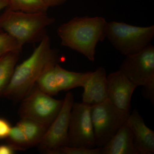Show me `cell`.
Returning <instances> with one entry per match:
<instances>
[{"mask_svg": "<svg viewBox=\"0 0 154 154\" xmlns=\"http://www.w3.org/2000/svg\"><path fill=\"white\" fill-rule=\"evenodd\" d=\"M120 71L137 87H143V95L154 101V46L149 45L139 52L125 56Z\"/></svg>", "mask_w": 154, "mask_h": 154, "instance_id": "5", "label": "cell"}, {"mask_svg": "<svg viewBox=\"0 0 154 154\" xmlns=\"http://www.w3.org/2000/svg\"><path fill=\"white\" fill-rule=\"evenodd\" d=\"M54 82L58 92L83 87L90 72H77L69 71L58 64L54 67Z\"/></svg>", "mask_w": 154, "mask_h": 154, "instance_id": "14", "label": "cell"}, {"mask_svg": "<svg viewBox=\"0 0 154 154\" xmlns=\"http://www.w3.org/2000/svg\"><path fill=\"white\" fill-rule=\"evenodd\" d=\"M17 150L9 143L0 145V154H13Z\"/></svg>", "mask_w": 154, "mask_h": 154, "instance_id": "22", "label": "cell"}, {"mask_svg": "<svg viewBox=\"0 0 154 154\" xmlns=\"http://www.w3.org/2000/svg\"><path fill=\"white\" fill-rule=\"evenodd\" d=\"M107 22L102 17H76L58 28L61 44L94 62L96 48L106 38Z\"/></svg>", "mask_w": 154, "mask_h": 154, "instance_id": "2", "label": "cell"}, {"mask_svg": "<svg viewBox=\"0 0 154 154\" xmlns=\"http://www.w3.org/2000/svg\"><path fill=\"white\" fill-rule=\"evenodd\" d=\"M48 7H55L61 5L66 2V0H42Z\"/></svg>", "mask_w": 154, "mask_h": 154, "instance_id": "23", "label": "cell"}, {"mask_svg": "<svg viewBox=\"0 0 154 154\" xmlns=\"http://www.w3.org/2000/svg\"><path fill=\"white\" fill-rule=\"evenodd\" d=\"M126 122L132 131L137 154H153L154 131L146 126L136 109L130 113Z\"/></svg>", "mask_w": 154, "mask_h": 154, "instance_id": "11", "label": "cell"}, {"mask_svg": "<svg viewBox=\"0 0 154 154\" xmlns=\"http://www.w3.org/2000/svg\"><path fill=\"white\" fill-rule=\"evenodd\" d=\"M25 134L30 147L38 145L44 137L48 127L28 118H21L17 123Z\"/></svg>", "mask_w": 154, "mask_h": 154, "instance_id": "15", "label": "cell"}, {"mask_svg": "<svg viewBox=\"0 0 154 154\" xmlns=\"http://www.w3.org/2000/svg\"><path fill=\"white\" fill-rule=\"evenodd\" d=\"M42 91L36 85L22 99L19 107L21 118L29 119L49 127L57 117L63 100H57Z\"/></svg>", "mask_w": 154, "mask_h": 154, "instance_id": "7", "label": "cell"}, {"mask_svg": "<svg viewBox=\"0 0 154 154\" xmlns=\"http://www.w3.org/2000/svg\"><path fill=\"white\" fill-rule=\"evenodd\" d=\"M8 0H0V11L5 8L8 7ZM3 32V30L0 29V33Z\"/></svg>", "mask_w": 154, "mask_h": 154, "instance_id": "24", "label": "cell"}, {"mask_svg": "<svg viewBox=\"0 0 154 154\" xmlns=\"http://www.w3.org/2000/svg\"><path fill=\"white\" fill-rule=\"evenodd\" d=\"M11 128L10 122L5 118L0 117V140L6 139Z\"/></svg>", "mask_w": 154, "mask_h": 154, "instance_id": "21", "label": "cell"}, {"mask_svg": "<svg viewBox=\"0 0 154 154\" xmlns=\"http://www.w3.org/2000/svg\"><path fill=\"white\" fill-rule=\"evenodd\" d=\"M100 148L101 154H137L132 131L126 122L105 145Z\"/></svg>", "mask_w": 154, "mask_h": 154, "instance_id": "13", "label": "cell"}, {"mask_svg": "<svg viewBox=\"0 0 154 154\" xmlns=\"http://www.w3.org/2000/svg\"><path fill=\"white\" fill-rule=\"evenodd\" d=\"M154 37V25L143 27L122 22H107L106 38L125 56L139 52L150 45Z\"/></svg>", "mask_w": 154, "mask_h": 154, "instance_id": "4", "label": "cell"}, {"mask_svg": "<svg viewBox=\"0 0 154 154\" xmlns=\"http://www.w3.org/2000/svg\"><path fill=\"white\" fill-rule=\"evenodd\" d=\"M22 47L17 39L8 33H0V58L8 53H20Z\"/></svg>", "mask_w": 154, "mask_h": 154, "instance_id": "19", "label": "cell"}, {"mask_svg": "<svg viewBox=\"0 0 154 154\" xmlns=\"http://www.w3.org/2000/svg\"><path fill=\"white\" fill-rule=\"evenodd\" d=\"M8 8L30 14L47 13L49 8L42 0H8Z\"/></svg>", "mask_w": 154, "mask_h": 154, "instance_id": "17", "label": "cell"}, {"mask_svg": "<svg viewBox=\"0 0 154 154\" xmlns=\"http://www.w3.org/2000/svg\"><path fill=\"white\" fill-rule=\"evenodd\" d=\"M68 146L93 149L96 147L91 106L74 102L68 131Z\"/></svg>", "mask_w": 154, "mask_h": 154, "instance_id": "8", "label": "cell"}, {"mask_svg": "<svg viewBox=\"0 0 154 154\" xmlns=\"http://www.w3.org/2000/svg\"><path fill=\"white\" fill-rule=\"evenodd\" d=\"M96 147L107 143L126 122L131 112L120 110L108 99L91 107Z\"/></svg>", "mask_w": 154, "mask_h": 154, "instance_id": "6", "label": "cell"}, {"mask_svg": "<svg viewBox=\"0 0 154 154\" xmlns=\"http://www.w3.org/2000/svg\"><path fill=\"white\" fill-rule=\"evenodd\" d=\"M6 139L8 143L13 146L17 150H25L30 148L25 134L17 124L12 127Z\"/></svg>", "mask_w": 154, "mask_h": 154, "instance_id": "18", "label": "cell"}, {"mask_svg": "<svg viewBox=\"0 0 154 154\" xmlns=\"http://www.w3.org/2000/svg\"><path fill=\"white\" fill-rule=\"evenodd\" d=\"M47 13L30 14L8 8L0 16V29L17 39L22 46L40 41L46 36V28L55 22Z\"/></svg>", "mask_w": 154, "mask_h": 154, "instance_id": "3", "label": "cell"}, {"mask_svg": "<svg viewBox=\"0 0 154 154\" xmlns=\"http://www.w3.org/2000/svg\"><path fill=\"white\" fill-rule=\"evenodd\" d=\"M107 98L120 110L130 112L133 94L137 88L119 70L107 76Z\"/></svg>", "mask_w": 154, "mask_h": 154, "instance_id": "10", "label": "cell"}, {"mask_svg": "<svg viewBox=\"0 0 154 154\" xmlns=\"http://www.w3.org/2000/svg\"><path fill=\"white\" fill-rule=\"evenodd\" d=\"M83 88L82 103L89 106L98 105L107 100V75L104 67L90 72Z\"/></svg>", "mask_w": 154, "mask_h": 154, "instance_id": "12", "label": "cell"}, {"mask_svg": "<svg viewBox=\"0 0 154 154\" xmlns=\"http://www.w3.org/2000/svg\"><path fill=\"white\" fill-rule=\"evenodd\" d=\"M55 154H101V149L99 147L87 149L65 146L58 149Z\"/></svg>", "mask_w": 154, "mask_h": 154, "instance_id": "20", "label": "cell"}, {"mask_svg": "<svg viewBox=\"0 0 154 154\" xmlns=\"http://www.w3.org/2000/svg\"><path fill=\"white\" fill-rule=\"evenodd\" d=\"M74 102L73 94L70 92L67 93L60 111L38 145L42 151L55 154L58 149L67 146L71 112Z\"/></svg>", "mask_w": 154, "mask_h": 154, "instance_id": "9", "label": "cell"}, {"mask_svg": "<svg viewBox=\"0 0 154 154\" xmlns=\"http://www.w3.org/2000/svg\"><path fill=\"white\" fill-rule=\"evenodd\" d=\"M57 51L52 49L49 36L40 42L31 55L15 67L8 85L1 94L14 101L22 100L47 69L57 63Z\"/></svg>", "mask_w": 154, "mask_h": 154, "instance_id": "1", "label": "cell"}, {"mask_svg": "<svg viewBox=\"0 0 154 154\" xmlns=\"http://www.w3.org/2000/svg\"><path fill=\"white\" fill-rule=\"evenodd\" d=\"M19 54L8 53L0 58V96L11 80L19 60Z\"/></svg>", "mask_w": 154, "mask_h": 154, "instance_id": "16", "label": "cell"}]
</instances>
